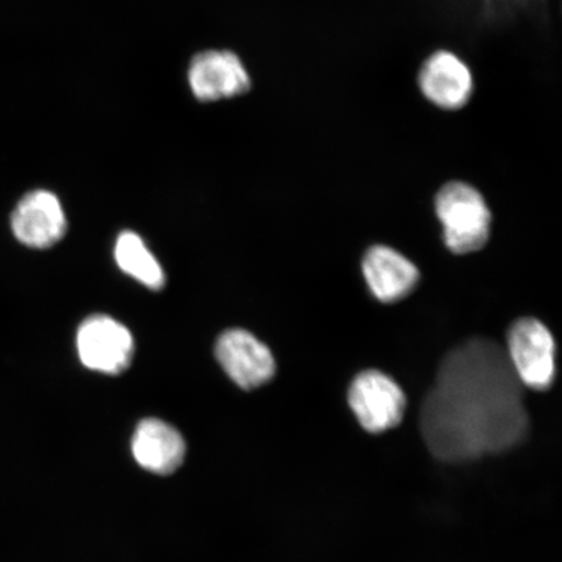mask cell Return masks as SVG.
<instances>
[{
  "label": "cell",
  "instance_id": "obj_1",
  "mask_svg": "<svg viewBox=\"0 0 562 562\" xmlns=\"http://www.w3.org/2000/svg\"><path fill=\"white\" fill-rule=\"evenodd\" d=\"M522 384L507 351L488 339L454 348L440 363L422 409V431L441 460L501 452L525 438Z\"/></svg>",
  "mask_w": 562,
  "mask_h": 562
},
{
  "label": "cell",
  "instance_id": "obj_2",
  "mask_svg": "<svg viewBox=\"0 0 562 562\" xmlns=\"http://www.w3.org/2000/svg\"><path fill=\"white\" fill-rule=\"evenodd\" d=\"M437 214L445 241L456 255H468L487 244L491 213L474 187L462 181L448 182L437 195Z\"/></svg>",
  "mask_w": 562,
  "mask_h": 562
},
{
  "label": "cell",
  "instance_id": "obj_3",
  "mask_svg": "<svg viewBox=\"0 0 562 562\" xmlns=\"http://www.w3.org/2000/svg\"><path fill=\"white\" fill-rule=\"evenodd\" d=\"M509 362L522 385L537 391L550 389L557 374V346L542 322L522 318L508 334Z\"/></svg>",
  "mask_w": 562,
  "mask_h": 562
},
{
  "label": "cell",
  "instance_id": "obj_4",
  "mask_svg": "<svg viewBox=\"0 0 562 562\" xmlns=\"http://www.w3.org/2000/svg\"><path fill=\"white\" fill-rule=\"evenodd\" d=\"M348 400L358 422L372 434L396 427L406 407V398L400 385L376 370L363 371L356 376Z\"/></svg>",
  "mask_w": 562,
  "mask_h": 562
},
{
  "label": "cell",
  "instance_id": "obj_5",
  "mask_svg": "<svg viewBox=\"0 0 562 562\" xmlns=\"http://www.w3.org/2000/svg\"><path fill=\"white\" fill-rule=\"evenodd\" d=\"M419 93L441 111L465 108L474 91V77L468 63L449 50L427 56L418 70Z\"/></svg>",
  "mask_w": 562,
  "mask_h": 562
},
{
  "label": "cell",
  "instance_id": "obj_6",
  "mask_svg": "<svg viewBox=\"0 0 562 562\" xmlns=\"http://www.w3.org/2000/svg\"><path fill=\"white\" fill-rule=\"evenodd\" d=\"M77 349L87 368L116 375L130 367L135 341L122 323L110 316L93 315L77 334Z\"/></svg>",
  "mask_w": 562,
  "mask_h": 562
},
{
  "label": "cell",
  "instance_id": "obj_7",
  "mask_svg": "<svg viewBox=\"0 0 562 562\" xmlns=\"http://www.w3.org/2000/svg\"><path fill=\"white\" fill-rule=\"evenodd\" d=\"M188 82L201 102L227 100L251 87L248 69L235 53L209 50L196 54L188 68Z\"/></svg>",
  "mask_w": 562,
  "mask_h": 562
},
{
  "label": "cell",
  "instance_id": "obj_8",
  "mask_svg": "<svg viewBox=\"0 0 562 562\" xmlns=\"http://www.w3.org/2000/svg\"><path fill=\"white\" fill-rule=\"evenodd\" d=\"M217 361L228 376L246 391L258 389L276 374L271 350L243 329H229L216 344Z\"/></svg>",
  "mask_w": 562,
  "mask_h": 562
},
{
  "label": "cell",
  "instance_id": "obj_9",
  "mask_svg": "<svg viewBox=\"0 0 562 562\" xmlns=\"http://www.w3.org/2000/svg\"><path fill=\"white\" fill-rule=\"evenodd\" d=\"M11 223L18 240L34 249L50 248L67 229L59 200L47 191H34L21 199Z\"/></svg>",
  "mask_w": 562,
  "mask_h": 562
},
{
  "label": "cell",
  "instance_id": "obj_10",
  "mask_svg": "<svg viewBox=\"0 0 562 562\" xmlns=\"http://www.w3.org/2000/svg\"><path fill=\"white\" fill-rule=\"evenodd\" d=\"M362 267L371 293L385 304L403 300L418 284L417 267L389 246H372Z\"/></svg>",
  "mask_w": 562,
  "mask_h": 562
},
{
  "label": "cell",
  "instance_id": "obj_11",
  "mask_svg": "<svg viewBox=\"0 0 562 562\" xmlns=\"http://www.w3.org/2000/svg\"><path fill=\"white\" fill-rule=\"evenodd\" d=\"M187 446L181 434L166 422L144 419L132 439V453L138 465L154 474L176 472L186 459Z\"/></svg>",
  "mask_w": 562,
  "mask_h": 562
},
{
  "label": "cell",
  "instance_id": "obj_12",
  "mask_svg": "<svg viewBox=\"0 0 562 562\" xmlns=\"http://www.w3.org/2000/svg\"><path fill=\"white\" fill-rule=\"evenodd\" d=\"M115 258L119 267L139 283L153 291L164 288L165 272L138 235L123 232L116 241Z\"/></svg>",
  "mask_w": 562,
  "mask_h": 562
}]
</instances>
